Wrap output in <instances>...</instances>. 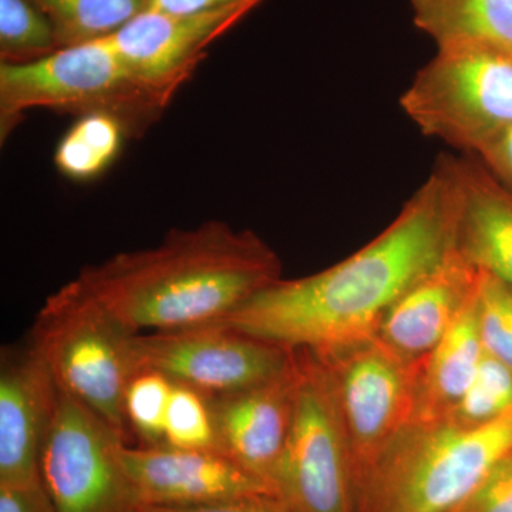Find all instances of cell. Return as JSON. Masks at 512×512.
<instances>
[{"label": "cell", "mask_w": 512, "mask_h": 512, "mask_svg": "<svg viewBox=\"0 0 512 512\" xmlns=\"http://www.w3.org/2000/svg\"><path fill=\"white\" fill-rule=\"evenodd\" d=\"M174 96L131 72L110 37L60 47L29 64H0V140L22 123L26 111L104 114L141 138L164 116Z\"/></svg>", "instance_id": "cell-4"}, {"label": "cell", "mask_w": 512, "mask_h": 512, "mask_svg": "<svg viewBox=\"0 0 512 512\" xmlns=\"http://www.w3.org/2000/svg\"><path fill=\"white\" fill-rule=\"evenodd\" d=\"M476 312L484 352L512 370V288L484 269L478 278Z\"/></svg>", "instance_id": "cell-25"}, {"label": "cell", "mask_w": 512, "mask_h": 512, "mask_svg": "<svg viewBox=\"0 0 512 512\" xmlns=\"http://www.w3.org/2000/svg\"><path fill=\"white\" fill-rule=\"evenodd\" d=\"M296 380L293 353L291 367L281 376L241 392L211 397L218 450L271 487L291 429Z\"/></svg>", "instance_id": "cell-14"}, {"label": "cell", "mask_w": 512, "mask_h": 512, "mask_svg": "<svg viewBox=\"0 0 512 512\" xmlns=\"http://www.w3.org/2000/svg\"><path fill=\"white\" fill-rule=\"evenodd\" d=\"M242 2H251V0H151L150 9L177 13V15H190V13L227 8ZM256 2L262 3L264 0H256Z\"/></svg>", "instance_id": "cell-30"}, {"label": "cell", "mask_w": 512, "mask_h": 512, "mask_svg": "<svg viewBox=\"0 0 512 512\" xmlns=\"http://www.w3.org/2000/svg\"><path fill=\"white\" fill-rule=\"evenodd\" d=\"M259 5L251 0L190 15L148 9L110 39L131 72L175 96L207 57L208 47Z\"/></svg>", "instance_id": "cell-11"}, {"label": "cell", "mask_w": 512, "mask_h": 512, "mask_svg": "<svg viewBox=\"0 0 512 512\" xmlns=\"http://www.w3.org/2000/svg\"><path fill=\"white\" fill-rule=\"evenodd\" d=\"M164 446L218 450L210 396L174 383L165 419Z\"/></svg>", "instance_id": "cell-24"}, {"label": "cell", "mask_w": 512, "mask_h": 512, "mask_svg": "<svg viewBox=\"0 0 512 512\" xmlns=\"http://www.w3.org/2000/svg\"><path fill=\"white\" fill-rule=\"evenodd\" d=\"M313 355L328 373L348 437L355 481L412 423L424 359H404L377 336Z\"/></svg>", "instance_id": "cell-8"}, {"label": "cell", "mask_w": 512, "mask_h": 512, "mask_svg": "<svg viewBox=\"0 0 512 512\" xmlns=\"http://www.w3.org/2000/svg\"><path fill=\"white\" fill-rule=\"evenodd\" d=\"M126 138L123 127L109 116L79 117L57 144L56 168L69 180L92 181L117 160Z\"/></svg>", "instance_id": "cell-20"}, {"label": "cell", "mask_w": 512, "mask_h": 512, "mask_svg": "<svg viewBox=\"0 0 512 512\" xmlns=\"http://www.w3.org/2000/svg\"><path fill=\"white\" fill-rule=\"evenodd\" d=\"M413 22L437 47L480 46L512 56V0H410Z\"/></svg>", "instance_id": "cell-18"}, {"label": "cell", "mask_w": 512, "mask_h": 512, "mask_svg": "<svg viewBox=\"0 0 512 512\" xmlns=\"http://www.w3.org/2000/svg\"><path fill=\"white\" fill-rule=\"evenodd\" d=\"M140 512H293L276 494H254L198 507H144Z\"/></svg>", "instance_id": "cell-27"}, {"label": "cell", "mask_w": 512, "mask_h": 512, "mask_svg": "<svg viewBox=\"0 0 512 512\" xmlns=\"http://www.w3.org/2000/svg\"><path fill=\"white\" fill-rule=\"evenodd\" d=\"M295 410L272 488L293 512H353L352 457L325 367L295 350Z\"/></svg>", "instance_id": "cell-7"}, {"label": "cell", "mask_w": 512, "mask_h": 512, "mask_svg": "<svg viewBox=\"0 0 512 512\" xmlns=\"http://www.w3.org/2000/svg\"><path fill=\"white\" fill-rule=\"evenodd\" d=\"M456 201V245L512 288V194L481 163L441 161Z\"/></svg>", "instance_id": "cell-16"}, {"label": "cell", "mask_w": 512, "mask_h": 512, "mask_svg": "<svg viewBox=\"0 0 512 512\" xmlns=\"http://www.w3.org/2000/svg\"><path fill=\"white\" fill-rule=\"evenodd\" d=\"M0 512H56L42 481L0 484Z\"/></svg>", "instance_id": "cell-28"}, {"label": "cell", "mask_w": 512, "mask_h": 512, "mask_svg": "<svg viewBox=\"0 0 512 512\" xmlns=\"http://www.w3.org/2000/svg\"><path fill=\"white\" fill-rule=\"evenodd\" d=\"M76 278L136 332H168L221 322L281 278V261L254 232L208 221Z\"/></svg>", "instance_id": "cell-2"}, {"label": "cell", "mask_w": 512, "mask_h": 512, "mask_svg": "<svg viewBox=\"0 0 512 512\" xmlns=\"http://www.w3.org/2000/svg\"><path fill=\"white\" fill-rule=\"evenodd\" d=\"M454 512H512V453L501 460Z\"/></svg>", "instance_id": "cell-26"}, {"label": "cell", "mask_w": 512, "mask_h": 512, "mask_svg": "<svg viewBox=\"0 0 512 512\" xmlns=\"http://www.w3.org/2000/svg\"><path fill=\"white\" fill-rule=\"evenodd\" d=\"M512 410V370L484 352L473 382L446 419L481 426Z\"/></svg>", "instance_id": "cell-23"}, {"label": "cell", "mask_w": 512, "mask_h": 512, "mask_svg": "<svg viewBox=\"0 0 512 512\" xmlns=\"http://www.w3.org/2000/svg\"><path fill=\"white\" fill-rule=\"evenodd\" d=\"M512 453V410L481 426L412 421L353 481V512H451Z\"/></svg>", "instance_id": "cell-3"}, {"label": "cell", "mask_w": 512, "mask_h": 512, "mask_svg": "<svg viewBox=\"0 0 512 512\" xmlns=\"http://www.w3.org/2000/svg\"><path fill=\"white\" fill-rule=\"evenodd\" d=\"M121 458L141 508L198 507L275 494L265 480L218 450L124 444Z\"/></svg>", "instance_id": "cell-12"}, {"label": "cell", "mask_w": 512, "mask_h": 512, "mask_svg": "<svg viewBox=\"0 0 512 512\" xmlns=\"http://www.w3.org/2000/svg\"><path fill=\"white\" fill-rule=\"evenodd\" d=\"M483 355L474 293L447 335L424 359L413 421L446 419L473 382Z\"/></svg>", "instance_id": "cell-17"}, {"label": "cell", "mask_w": 512, "mask_h": 512, "mask_svg": "<svg viewBox=\"0 0 512 512\" xmlns=\"http://www.w3.org/2000/svg\"><path fill=\"white\" fill-rule=\"evenodd\" d=\"M478 157L495 180L512 194V127L485 147Z\"/></svg>", "instance_id": "cell-29"}, {"label": "cell", "mask_w": 512, "mask_h": 512, "mask_svg": "<svg viewBox=\"0 0 512 512\" xmlns=\"http://www.w3.org/2000/svg\"><path fill=\"white\" fill-rule=\"evenodd\" d=\"M451 512H454V511H451Z\"/></svg>", "instance_id": "cell-31"}, {"label": "cell", "mask_w": 512, "mask_h": 512, "mask_svg": "<svg viewBox=\"0 0 512 512\" xmlns=\"http://www.w3.org/2000/svg\"><path fill=\"white\" fill-rule=\"evenodd\" d=\"M137 335L74 278L46 299L29 336L57 386L97 414L127 444L131 434L124 399L138 372Z\"/></svg>", "instance_id": "cell-5"}, {"label": "cell", "mask_w": 512, "mask_h": 512, "mask_svg": "<svg viewBox=\"0 0 512 512\" xmlns=\"http://www.w3.org/2000/svg\"><path fill=\"white\" fill-rule=\"evenodd\" d=\"M121 439L109 424L59 387L40 454V481L56 512H140Z\"/></svg>", "instance_id": "cell-9"}, {"label": "cell", "mask_w": 512, "mask_h": 512, "mask_svg": "<svg viewBox=\"0 0 512 512\" xmlns=\"http://www.w3.org/2000/svg\"><path fill=\"white\" fill-rule=\"evenodd\" d=\"M456 225L453 187L440 164L366 247L318 274L279 278L221 323L313 353L375 338L390 306L456 247Z\"/></svg>", "instance_id": "cell-1"}, {"label": "cell", "mask_w": 512, "mask_h": 512, "mask_svg": "<svg viewBox=\"0 0 512 512\" xmlns=\"http://www.w3.org/2000/svg\"><path fill=\"white\" fill-rule=\"evenodd\" d=\"M400 104L421 133L478 156L512 127V56L490 47H437Z\"/></svg>", "instance_id": "cell-6"}, {"label": "cell", "mask_w": 512, "mask_h": 512, "mask_svg": "<svg viewBox=\"0 0 512 512\" xmlns=\"http://www.w3.org/2000/svg\"><path fill=\"white\" fill-rule=\"evenodd\" d=\"M174 382L156 370H138L128 383L124 413L140 446H164L165 419Z\"/></svg>", "instance_id": "cell-22"}, {"label": "cell", "mask_w": 512, "mask_h": 512, "mask_svg": "<svg viewBox=\"0 0 512 512\" xmlns=\"http://www.w3.org/2000/svg\"><path fill=\"white\" fill-rule=\"evenodd\" d=\"M59 386L30 343L0 355V484L40 481L39 463Z\"/></svg>", "instance_id": "cell-13"}, {"label": "cell", "mask_w": 512, "mask_h": 512, "mask_svg": "<svg viewBox=\"0 0 512 512\" xmlns=\"http://www.w3.org/2000/svg\"><path fill=\"white\" fill-rule=\"evenodd\" d=\"M478 278L480 268L456 245L390 306L377 338L404 359H426L473 299Z\"/></svg>", "instance_id": "cell-15"}, {"label": "cell", "mask_w": 512, "mask_h": 512, "mask_svg": "<svg viewBox=\"0 0 512 512\" xmlns=\"http://www.w3.org/2000/svg\"><path fill=\"white\" fill-rule=\"evenodd\" d=\"M293 353L221 322L136 336L138 370H156L210 397L281 376Z\"/></svg>", "instance_id": "cell-10"}, {"label": "cell", "mask_w": 512, "mask_h": 512, "mask_svg": "<svg viewBox=\"0 0 512 512\" xmlns=\"http://www.w3.org/2000/svg\"><path fill=\"white\" fill-rule=\"evenodd\" d=\"M52 22L60 47L107 39L150 9L151 0H32Z\"/></svg>", "instance_id": "cell-19"}, {"label": "cell", "mask_w": 512, "mask_h": 512, "mask_svg": "<svg viewBox=\"0 0 512 512\" xmlns=\"http://www.w3.org/2000/svg\"><path fill=\"white\" fill-rule=\"evenodd\" d=\"M60 49L55 28L32 0H0V64H29Z\"/></svg>", "instance_id": "cell-21"}]
</instances>
